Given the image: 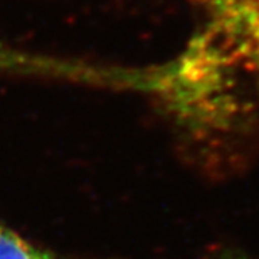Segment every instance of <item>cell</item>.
Returning <instances> with one entry per match:
<instances>
[{
  "instance_id": "obj_1",
  "label": "cell",
  "mask_w": 259,
  "mask_h": 259,
  "mask_svg": "<svg viewBox=\"0 0 259 259\" xmlns=\"http://www.w3.org/2000/svg\"><path fill=\"white\" fill-rule=\"evenodd\" d=\"M209 18L204 36L259 76V0H194Z\"/></svg>"
},
{
  "instance_id": "obj_2",
  "label": "cell",
  "mask_w": 259,
  "mask_h": 259,
  "mask_svg": "<svg viewBox=\"0 0 259 259\" xmlns=\"http://www.w3.org/2000/svg\"><path fill=\"white\" fill-rule=\"evenodd\" d=\"M0 259H68L42 249L0 221Z\"/></svg>"
},
{
  "instance_id": "obj_3",
  "label": "cell",
  "mask_w": 259,
  "mask_h": 259,
  "mask_svg": "<svg viewBox=\"0 0 259 259\" xmlns=\"http://www.w3.org/2000/svg\"><path fill=\"white\" fill-rule=\"evenodd\" d=\"M214 259H256L239 249H225Z\"/></svg>"
}]
</instances>
